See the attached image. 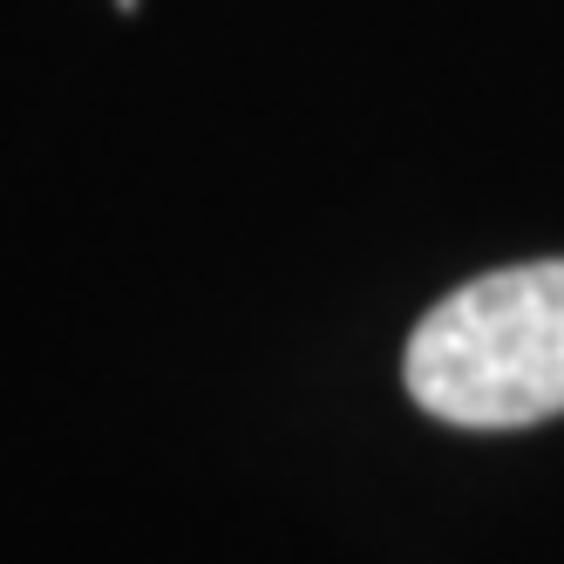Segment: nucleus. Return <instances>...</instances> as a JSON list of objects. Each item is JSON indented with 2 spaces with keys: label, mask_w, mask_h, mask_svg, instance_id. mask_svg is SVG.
Listing matches in <instances>:
<instances>
[{
  "label": "nucleus",
  "mask_w": 564,
  "mask_h": 564,
  "mask_svg": "<svg viewBox=\"0 0 564 564\" xmlns=\"http://www.w3.org/2000/svg\"><path fill=\"white\" fill-rule=\"evenodd\" d=\"M401 381L449 429H531L564 415V259L482 272L422 313Z\"/></svg>",
  "instance_id": "1"
},
{
  "label": "nucleus",
  "mask_w": 564,
  "mask_h": 564,
  "mask_svg": "<svg viewBox=\"0 0 564 564\" xmlns=\"http://www.w3.org/2000/svg\"><path fill=\"white\" fill-rule=\"evenodd\" d=\"M116 8H123V14H137V0H116Z\"/></svg>",
  "instance_id": "2"
}]
</instances>
